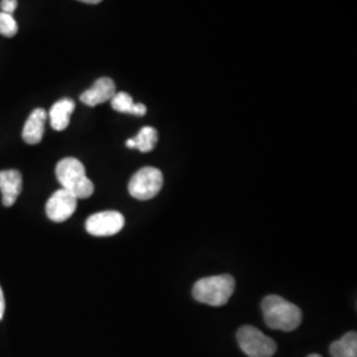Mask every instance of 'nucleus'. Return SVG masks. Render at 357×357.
Instances as JSON below:
<instances>
[{"label":"nucleus","mask_w":357,"mask_h":357,"mask_svg":"<svg viewBox=\"0 0 357 357\" xmlns=\"http://www.w3.org/2000/svg\"><path fill=\"white\" fill-rule=\"evenodd\" d=\"M23 190V176L17 169L0 171V191L4 206H13Z\"/></svg>","instance_id":"9"},{"label":"nucleus","mask_w":357,"mask_h":357,"mask_svg":"<svg viewBox=\"0 0 357 357\" xmlns=\"http://www.w3.org/2000/svg\"><path fill=\"white\" fill-rule=\"evenodd\" d=\"M17 33V23L13 15L0 11V35L6 38H13Z\"/></svg>","instance_id":"15"},{"label":"nucleus","mask_w":357,"mask_h":357,"mask_svg":"<svg viewBox=\"0 0 357 357\" xmlns=\"http://www.w3.org/2000/svg\"><path fill=\"white\" fill-rule=\"evenodd\" d=\"M236 281L229 274L206 277L196 282L193 286V298L209 306L220 307L229 302L230 296L234 293Z\"/></svg>","instance_id":"3"},{"label":"nucleus","mask_w":357,"mask_h":357,"mask_svg":"<svg viewBox=\"0 0 357 357\" xmlns=\"http://www.w3.org/2000/svg\"><path fill=\"white\" fill-rule=\"evenodd\" d=\"M112 106H113L115 112L123 113V114H134L142 116V115L147 113V107L143 103H134L132 97L125 91L115 93L114 97L112 98Z\"/></svg>","instance_id":"12"},{"label":"nucleus","mask_w":357,"mask_h":357,"mask_svg":"<svg viewBox=\"0 0 357 357\" xmlns=\"http://www.w3.org/2000/svg\"><path fill=\"white\" fill-rule=\"evenodd\" d=\"M332 357H357V333L348 332L332 343L330 347Z\"/></svg>","instance_id":"13"},{"label":"nucleus","mask_w":357,"mask_h":357,"mask_svg":"<svg viewBox=\"0 0 357 357\" xmlns=\"http://www.w3.org/2000/svg\"><path fill=\"white\" fill-rule=\"evenodd\" d=\"M4 311H6V299H4V293L3 289L0 286V320L4 317Z\"/></svg>","instance_id":"17"},{"label":"nucleus","mask_w":357,"mask_h":357,"mask_svg":"<svg viewBox=\"0 0 357 357\" xmlns=\"http://www.w3.org/2000/svg\"><path fill=\"white\" fill-rule=\"evenodd\" d=\"M125 227V217L115 211L100 212L86 220V230L96 237H109L119 233Z\"/></svg>","instance_id":"6"},{"label":"nucleus","mask_w":357,"mask_h":357,"mask_svg":"<svg viewBox=\"0 0 357 357\" xmlns=\"http://www.w3.org/2000/svg\"><path fill=\"white\" fill-rule=\"evenodd\" d=\"M0 7H1V13L13 15L17 7V0H1Z\"/></svg>","instance_id":"16"},{"label":"nucleus","mask_w":357,"mask_h":357,"mask_svg":"<svg viewBox=\"0 0 357 357\" xmlns=\"http://www.w3.org/2000/svg\"><path fill=\"white\" fill-rule=\"evenodd\" d=\"M237 342L249 357H271L277 352L275 342L253 326H243L237 332Z\"/></svg>","instance_id":"4"},{"label":"nucleus","mask_w":357,"mask_h":357,"mask_svg":"<svg viewBox=\"0 0 357 357\" xmlns=\"http://www.w3.org/2000/svg\"><path fill=\"white\" fill-rule=\"evenodd\" d=\"M76 109V103L70 98H63L52 106L50 112L52 128L56 131H63L70 123V115Z\"/></svg>","instance_id":"11"},{"label":"nucleus","mask_w":357,"mask_h":357,"mask_svg":"<svg viewBox=\"0 0 357 357\" xmlns=\"http://www.w3.org/2000/svg\"><path fill=\"white\" fill-rule=\"evenodd\" d=\"M56 176L61 187L76 199H88L94 192V184L88 176L84 165L76 158H65L56 167Z\"/></svg>","instance_id":"2"},{"label":"nucleus","mask_w":357,"mask_h":357,"mask_svg":"<svg viewBox=\"0 0 357 357\" xmlns=\"http://www.w3.org/2000/svg\"><path fill=\"white\" fill-rule=\"evenodd\" d=\"M77 200L78 199L64 188L54 192L47 203V216L53 222H64L76 212Z\"/></svg>","instance_id":"7"},{"label":"nucleus","mask_w":357,"mask_h":357,"mask_svg":"<svg viewBox=\"0 0 357 357\" xmlns=\"http://www.w3.org/2000/svg\"><path fill=\"white\" fill-rule=\"evenodd\" d=\"M78 1H84V3H88V4H98L102 0H78Z\"/></svg>","instance_id":"18"},{"label":"nucleus","mask_w":357,"mask_h":357,"mask_svg":"<svg viewBox=\"0 0 357 357\" xmlns=\"http://www.w3.org/2000/svg\"><path fill=\"white\" fill-rule=\"evenodd\" d=\"M261 307L266 326L273 330L294 331L302 323L301 308L280 295H268L262 301Z\"/></svg>","instance_id":"1"},{"label":"nucleus","mask_w":357,"mask_h":357,"mask_svg":"<svg viewBox=\"0 0 357 357\" xmlns=\"http://www.w3.org/2000/svg\"><path fill=\"white\" fill-rule=\"evenodd\" d=\"M308 357H321L320 355H310Z\"/></svg>","instance_id":"19"},{"label":"nucleus","mask_w":357,"mask_h":357,"mask_svg":"<svg viewBox=\"0 0 357 357\" xmlns=\"http://www.w3.org/2000/svg\"><path fill=\"white\" fill-rule=\"evenodd\" d=\"M48 114L44 109L38 107L35 109L29 118L26 119V125L23 128V139L28 144H38L43 139L44 131H45V121Z\"/></svg>","instance_id":"10"},{"label":"nucleus","mask_w":357,"mask_h":357,"mask_svg":"<svg viewBox=\"0 0 357 357\" xmlns=\"http://www.w3.org/2000/svg\"><path fill=\"white\" fill-rule=\"evenodd\" d=\"M134 149H138L141 153L153 151L158 143V131L151 126L141 128L137 137L132 138Z\"/></svg>","instance_id":"14"},{"label":"nucleus","mask_w":357,"mask_h":357,"mask_svg":"<svg viewBox=\"0 0 357 357\" xmlns=\"http://www.w3.org/2000/svg\"><path fill=\"white\" fill-rule=\"evenodd\" d=\"M115 93L116 91H115L114 81L109 77H102L97 79L90 89L84 91L79 100L81 102L88 106H97V105L112 101Z\"/></svg>","instance_id":"8"},{"label":"nucleus","mask_w":357,"mask_h":357,"mask_svg":"<svg viewBox=\"0 0 357 357\" xmlns=\"http://www.w3.org/2000/svg\"><path fill=\"white\" fill-rule=\"evenodd\" d=\"M163 187V174L155 167H144L134 174L128 181V192L134 199L150 200Z\"/></svg>","instance_id":"5"}]
</instances>
